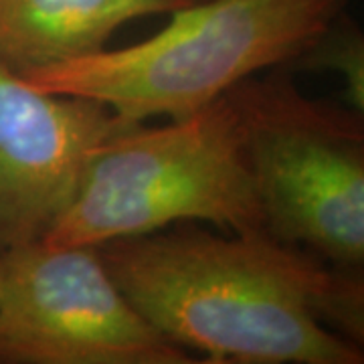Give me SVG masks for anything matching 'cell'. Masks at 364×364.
I'll return each mask as SVG.
<instances>
[{
	"mask_svg": "<svg viewBox=\"0 0 364 364\" xmlns=\"http://www.w3.org/2000/svg\"><path fill=\"white\" fill-rule=\"evenodd\" d=\"M132 306L210 364H363L364 275L269 233L162 229L97 245Z\"/></svg>",
	"mask_w": 364,
	"mask_h": 364,
	"instance_id": "cell-1",
	"label": "cell"
},
{
	"mask_svg": "<svg viewBox=\"0 0 364 364\" xmlns=\"http://www.w3.org/2000/svg\"><path fill=\"white\" fill-rule=\"evenodd\" d=\"M348 0H195L154 37L21 77L33 87L97 100L132 124L184 117L241 81L289 67Z\"/></svg>",
	"mask_w": 364,
	"mask_h": 364,
	"instance_id": "cell-2",
	"label": "cell"
},
{
	"mask_svg": "<svg viewBox=\"0 0 364 364\" xmlns=\"http://www.w3.org/2000/svg\"><path fill=\"white\" fill-rule=\"evenodd\" d=\"M188 221L221 233H267L229 93L164 126L138 124L107 140L41 243L97 247Z\"/></svg>",
	"mask_w": 364,
	"mask_h": 364,
	"instance_id": "cell-3",
	"label": "cell"
},
{
	"mask_svg": "<svg viewBox=\"0 0 364 364\" xmlns=\"http://www.w3.org/2000/svg\"><path fill=\"white\" fill-rule=\"evenodd\" d=\"M267 233L363 272L364 114L301 93L287 67L229 91Z\"/></svg>",
	"mask_w": 364,
	"mask_h": 364,
	"instance_id": "cell-4",
	"label": "cell"
},
{
	"mask_svg": "<svg viewBox=\"0 0 364 364\" xmlns=\"http://www.w3.org/2000/svg\"><path fill=\"white\" fill-rule=\"evenodd\" d=\"M116 286L95 245L0 255V364H193Z\"/></svg>",
	"mask_w": 364,
	"mask_h": 364,
	"instance_id": "cell-5",
	"label": "cell"
},
{
	"mask_svg": "<svg viewBox=\"0 0 364 364\" xmlns=\"http://www.w3.org/2000/svg\"><path fill=\"white\" fill-rule=\"evenodd\" d=\"M134 126L97 100L37 90L0 63V255L41 241L97 150Z\"/></svg>",
	"mask_w": 364,
	"mask_h": 364,
	"instance_id": "cell-6",
	"label": "cell"
},
{
	"mask_svg": "<svg viewBox=\"0 0 364 364\" xmlns=\"http://www.w3.org/2000/svg\"><path fill=\"white\" fill-rule=\"evenodd\" d=\"M195 0H0V63L16 75L105 49L119 26Z\"/></svg>",
	"mask_w": 364,
	"mask_h": 364,
	"instance_id": "cell-7",
	"label": "cell"
},
{
	"mask_svg": "<svg viewBox=\"0 0 364 364\" xmlns=\"http://www.w3.org/2000/svg\"><path fill=\"white\" fill-rule=\"evenodd\" d=\"M287 69L291 73H336L344 81V104L364 114V35L358 25L344 13Z\"/></svg>",
	"mask_w": 364,
	"mask_h": 364,
	"instance_id": "cell-8",
	"label": "cell"
}]
</instances>
